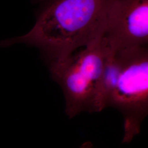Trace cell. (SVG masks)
<instances>
[{"instance_id":"obj_3","label":"cell","mask_w":148,"mask_h":148,"mask_svg":"<svg viewBox=\"0 0 148 148\" xmlns=\"http://www.w3.org/2000/svg\"><path fill=\"white\" fill-rule=\"evenodd\" d=\"M114 52L104 34L67 58L50 63L52 77L63 91L69 118L84 111L94 112L106 64Z\"/></svg>"},{"instance_id":"obj_1","label":"cell","mask_w":148,"mask_h":148,"mask_svg":"<svg viewBox=\"0 0 148 148\" xmlns=\"http://www.w3.org/2000/svg\"><path fill=\"white\" fill-rule=\"evenodd\" d=\"M115 0H41L36 21L24 35L0 41L39 49L50 63L67 58L106 33Z\"/></svg>"},{"instance_id":"obj_2","label":"cell","mask_w":148,"mask_h":148,"mask_svg":"<svg viewBox=\"0 0 148 148\" xmlns=\"http://www.w3.org/2000/svg\"><path fill=\"white\" fill-rule=\"evenodd\" d=\"M106 108L119 111L123 119L122 143L140 132L148 116V46L115 51L106 66L100 88Z\"/></svg>"},{"instance_id":"obj_4","label":"cell","mask_w":148,"mask_h":148,"mask_svg":"<svg viewBox=\"0 0 148 148\" xmlns=\"http://www.w3.org/2000/svg\"><path fill=\"white\" fill-rule=\"evenodd\" d=\"M105 35L115 51L148 46V0H115Z\"/></svg>"}]
</instances>
